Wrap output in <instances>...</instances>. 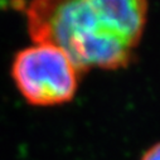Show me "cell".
<instances>
[{"label": "cell", "instance_id": "obj_2", "mask_svg": "<svg viewBox=\"0 0 160 160\" xmlns=\"http://www.w3.org/2000/svg\"><path fill=\"white\" fill-rule=\"evenodd\" d=\"M79 72L58 47L34 43L19 51L12 77L20 95L34 106H56L71 101L78 88Z\"/></svg>", "mask_w": 160, "mask_h": 160}, {"label": "cell", "instance_id": "obj_1", "mask_svg": "<svg viewBox=\"0 0 160 160\" xmlns=\"http://www.w3.org/2000/svg\"><path fill=\"white\" fill-rule=\"evenodd\" d=\"M25 15L33 42L61 48L79 72L126 67L145 25L140 0H30Z\"/></svg>", "mask_w": 160, "mask_h": 160}, {"label": "cell", "instance_id": "obj_3", "mask_svg": "<svg viewBox=\"0 0 160 160\" xmlns=\"http://www.w3.org/2000/svg\"><path fill=\"white\" fill-rule=\"evenodd\" d=\"M141 160H160V142L152 145L142 156Z\"/></svg>", "mask_w": 160, "mask_h": 160}]
</instances>
